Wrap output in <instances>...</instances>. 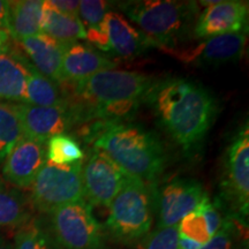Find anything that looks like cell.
<instances>
[{"label": "cell", "instance_id": "cell-1", "mask_svg": "<svg viewBox=\"0 0 249 249\" xmlns=\"http://www.w3.org/2000/svg\"><path fill=\"white\" fill-rule=\"evenodd\" d=\"M154 77L139 71L105 70L71 87L66 98L73 108L75 124H121L134 116L156 85Z\"/></svg>", "mask_w": 249, "mask_h": 249}, {"label": "cell", "instance_id": "cell-2", "mask_svg": "<svg viewBox=\"0 0 249 249\" xmlns=\"http://www.w3.org/2000/svg\"><path fill=\"white\" fill-rule=\"evenodd\" d=\"M147 103L161 127L186 152L197 149L203 142L219 110L209 90L185 77L157 81Z\"/></svg>", "mask_w": 249, "mask_h": 249}, {"label": "cell", "instance_id": "cell-3", "mask_svg": "<svg viewBox=\"0 0 249 249\" xmlns=\"http://www.w3.org/2000/svg\"><path fill=\"white\" fill-rule=\"evenodd\" d=\"M92 142L93 147L110 156L127 174L144 182L156 181L166 165L160 139L138 124H108Z\"/></svg>", "mask_w": 249, "mask_h": 249}, {"label": "cell", "instance_id": "cell-4", "mask_svg": "<svg viewBox=\"0 0 249 249\" xmlns=\"http://www.w3.org/2000/svg\"><path fill=\"white\" fill-rule=\"evenodd\" d=\"M119 7L141 28L152 44L174 48L187 34L197 13L196 2L173 0H141L121 2Z\"/></svg>", "mask_w": 249, "mask_h": 249}, {"label": "cell", "instance_id": "cell-5", "mask_svg": "<svg viewBox=\"0 0 249 249\" xmlns=\"http://www.w3.org/2000/svg\"><path fill=\"white\" fill-rule=\"evenodd\" d=\"M154 209L152 183L127 174L119 192L108 205V232L119 241H139L150 232Z\"/></svg>", "mask_w": 249, "mask_h": 249}, {"label": "cell", "instance_id": "cell-6", "mask_svg": "<svg viewBox=\"0 0 249 249\" xmlns=\"http://www.w3.org/2000/svg\"><path fill=\"white\" fill-rule=\"evenodd\" d=\"M82 161L55 165L46 160L31 185V203L37 210L52 213L64 205L82 200Z\"/></svg>", "mask_w": 249, "mask_h": 249}, {"label": "cell", "instance_id": "cell-7", "mask_svg": "<svg viewBox=\"0 0 249 249\" xmlns=\"http://www.w3.org/2000/svg\"><path fill=\"white\" fill-rule=\"evenodd\" d=\"M223 200L230 216L245 223L249 208V130L248 124L236 130L227 144L220 180Z\"/></svg>", "mask_w": 249, "mask_h": 249}, {"label": "cell", "instance_id": "cell-8", "mask_svg": "<svg viewBox=\"0 0 249 249\" xmlns=\"http://www.w3.org/2000/svg\"><path fill=\"white\" fill-rule=\"evenodd\" d=\"M51 214L54 240L64 249H98L102 229L85 198L64 205Z\"/></svg>", "mask_w": 249, "mask_h": 249}, {"label": "cell", "instance_id": "cell-9", "mask_svg": "<svg viewBox=\"0 0 249 249\" xmlns=\"http://www.w3.org/2000/svg\"><path fill=\"white\" fill-rule=\"evenodd\" d=\"M209 198L201 182L194 179H174L155 191V208L160 227L176 226L187 214Z\"/></svg>", "mask_w": 249, "mask_h": 249}, {"label": "cell", "instance_id": "cell-10", "mask_svg": "<svg viewBox=\"0 0 249 249\" xmlns=\"http://www.w3.org/2000/svg\"><path fill=\"white\" fill-rule=\"evenodd\" d=\"M126 176L110 156L95 148L85 166L82 165L83 197L89 204L108 208Z\"/></svg>", "mask_w": 249, "mask_h": 249}, {"label": "cell", "instance_id": "cell-11", "mask_svg": "<svg viewBox=\"0 0 249 249\" xmlns=\"http://www.w3.org/2000/svg\"><path fill=\"white\" fill-rule=\"evenodd\" d=\"M11 107L20 121L24 138L44 144L53 136L65 134L75 126V116L68 101L59 107H35L26 103Z\"/></svg>", "mask_w": 249, "mask_h": 249}, {"label": "cell", "instance_id": "cell-12", "mask_svg": "<svg viewBox=\"0 0 249 249\" xmlns=\"http://www.w3.org/2000/svg\"><path fill=\"white\" fill-rule=\"evenodd\" d=\"M247 43V31L213 36L194 48L171 51L180 61L200 67H218L238 61Z\"/></svg>", "mask_w": 249, "mask_h": 249}, {"label": "cell", "instance_id": "cell-13", "mask_svg": "<svg viewBox=\"0 0 249 249\" xmlns=\"http://www.w3.org/2000/svg\"><path fill=\"white\" fill-rule=\"evenodd\" d=\"M201 4H205L207 8L200 14L194 27L195 35L200 38L247 31L248 2L226 0Z\"/></svg>", "mask_w": 249, "mask_h": 249}, {"label": "cell", "instance_id": "cell-14", "mask_svg": "<svg viewBox=\"0 0 249 249\" xmlns=\"http://www.w3.org/2000/svg\"><path fill=\"white\" fill-rule=\"evenodd\" d=\"M46 161V144L22 136L2 166V174L18 188H29Z\"/></svg>", "mask_w": 249, "mask_h": 249}, {"label": "cell", "instance_id": "cell-15", "mask_svg": "<svg viewBox=\"0 0 249 249\" xmlns=\"http://www.w3.org/2000/svg\"><path fill=\"white\" fill-rule=\"evenodd\" d=\"M116 62L81 43L67 45L61 61L60 85H74L101 71L112 70Z\"/></svg>", "mask_w": 249, "mask_h": 249}, {"label": "cell", "instance_id": "cell-16", "mask_svg": "<svg viewBox=\"0 0 249 249\" xmlns=\"http://www.w3.org/2000/svg\"><path fill=\"white\" fill-rule=\"evenodd\" d=\"M17 43L37 71L60 85L61 61L67 45L61 44L51 37L46 36L45 34L27 37L17 40Z\"/></svg>", "mask_w": 249, "mask_h": 249}, {"label": "cell", "instance_id": "cell-17", "mask_svg": "<svg viewBox=\"0 0 249 249\" xmlns=\"http://www.w3.org/2000/svg\"><path fill=\"white\" fill-rule=\"evenodd\" d=\"M107 26L111 51L121 57H138L152 44L144 34L134 28L123 15L116 12L108 11Z\"/></svg>", "mask_w": 249, "mask_h": 249}, {"label": "cell", "instance_id": "cell-18", "mask_svg": "<svg viewBox=\"0 0 249 249\" xmlns=\"http://www.w3.org/2000/svg\"><path fill=\"white\" fill-rule=\"evenodd\" d=\"M28 62L18 52L0 53V99L27 103Z\"/></svg>", "mask_w": 249, "mask_h": 249}, {"label": "cell", "instance_id": "cell-19", "mask_svg": "<svg viewBox=\"0 0 249 249\" xmlns=\"http://www.w3.org/2000/svg\"><path fill=\"white\" fill-rule=\"evenodd\" d=\"M43 0L9 1L8 33L17 40L42 34Z\"/></svg>", "mask_w": 249, "mask_h": 249}, {"label": "cell", "instance_id": "cell-20", "mask_svg": "<svg viewBox=\"0 0 249 249\" xmlns=\"http://www.w3.org/2000/svg\"><path fill=\"white\" fill-rule=\"evenodd\" d=\"M42 34L51 37L64 45L86 39V31L79 17L62 13L50 5L49 0L43 6Z\"/></svg>", "mask_w": 249, "mask_h": 249}, {"label": "cell", "instance_id": "cell-21", "mask_svg": "<svg viewBox=\"0 0 249 249\" xmlns=\"http://www.w3.org/2000/svg\"><path fill=\"white\" fill-rule=\"evenodd\" d=\"M110 4L103 0L80 1L79 18L86 31V39L103 52H111L107 37V14Z\"/></svg>", "mask_w": 249, "mask_h": 249}, {"label": "cell", "instance_id": "cell-22", "mask_svg": "<svg viewBox=\"0 0 249 249\" xmlns=\"http://www.w3.org/2000/svg\"><path fill=\"white\" fill-rule=\"evenodd\" d=\"M26 96V104L35 107H59L67 102L66 97H62L58 83L43 75L30 61L28 62Z\"/></svg>", "mask_w": 249, "mask_h": 249}, {"label": "cell", "instance_id": "cell-23", "mask_svg": "<svg viewBox=\"0 0 249 249\" xmlns=\"http://www.w3.org/2000/svg\"><path fill=\"white\" fill-rule=\"evenodd\" d=\"M29 219L30 209L23 195L0 188V230L22 227Z\"/></svg>", "mask_w": 249, "mask_h": 249}, {"label": "cell", "instance_id": "cell-24", "mask_svg": "<svg viewBox=\"0 0 249 249\" xmlns=\"http://www.w3.org/2000/svg\"><path fill=\"white\" fill-rule=\"evenodd\" d=\"M83 151L80 144L67 134H60L46 142V160L55 165H71L81 161Z\"/></svg>", "mask_w": 249, "mask_h": 249}, {"label": "cell", "instance_id": "cell-25", "mask_svg": "<svg viewBox=\"0 0 249 249\" xmlns=\"http://www.w3.org/2000/svg\"><path fill=\"white\" fill-rule=\"evenodd\" d=\"M22 136L17 113L9 104H0V164Z\"/></svg>", "mask_w": 249, "mask_h": 249}, {"label": "cell", "instance_id": "cell-26", "mask_svg": "<svg viewBox=\"0 0 249 249\" xmlns=\"http://www.w3.org/2000/svg\"><path fill=\"white\" fill-rule=\"evenodd\" d=\"M244 227L245 223L229 216L219 231L200 249H241L248 242Z\"/></svg>", "mask_w": 249, "mask_h": 249}, {"label": "cell", "instance_id": "cell-27", "mask_svg": "<svg viewBox=\"0 0 249 249\" xmlns=\"http://www.w3.org/2000/svg\"><path fill=\"white\" fill-rule=\"evenodd\" d=\"M14 249H60L54 239L36 223L28 222L15 235Z\"/></svg>", "mask_w": 249, "mask_h": 249}, {"label": "cell", "instance_id": "cell-28", "mask_svg": "<svg viewBox=\"0 0 249 249\" xmlns=\"http://www.w3.org/2000/svg\"><path fill=\"white\" fill-rule=\"evenodd\" d=\"M178 231L179 235L191 239L201 245L207 244L213 236L209 224L205 219L200 207L180 220L178 224Z\"/></svg>", "mask_w": 249, "mask_h": 249}, {"label": "cell", "instance_id": "cell-29", "mask_svg": "<svg viewBox=\"0 0 249 249\" xmlns=\"http://www.w3.org/2000/svg\"><path fill=\"white\" fill-rule=\"evenodd\" d=\"M134 249H179L178 225L156 229L140 239Z\"/></svg>", "mask_w": 249, "mask_h": 249}, {"label": "cell", "instance_id": "cell-30", "mask_svg": "<svg viewBox=\"0 0 249 249\" xmlns=\"http://www.w3.org/2000/svg\"><path fill=\"white\" fill-rule=\"evenodd\" d=\"M49 2L59 12L79 17L80 1L77 0H49Z\"/></svg>", "mask_w": 249, "mask_h": 249}, {"label": "cell", "instance_id": "cell-31", "mask_svg": "<svg viewBox=\"0 0 249 249\" xmlns=\"http://www.w3.org/2000/svg\"><path fill=\"white\" fill-rule=\"evenodd\" d=\"M9 1L0 0V29L8 30Z\"/></svg>", "mask_w": 249, "mask_h": 249}, {"label": "cell", "instance_id": "cell-32", "mask_svg": "<svg viewBox=\"0 0 249 249\" xmlns=\"http://www.w3.org/2000/svg\"><path fill=\"white\" fill-rule=\"evenodd\" d=\"M12 37L8 30L0 29V53H5L11 50Z\"/></svg>", "mask_w": 249, "mask_h": 249}, {"label": "cell", "instance_id": "cell-33", "mask_svg": "<svg viewBox=\"0 0 249 249\" xmlns=\"http://www.w3.org/2000/svg\"><path fill=\"white\" fill-rule=\"evenodd\" d=\"M202 246L203 245L191 240L188 238H185L182 235H179V249H200Z\"/></svg>", "mask_w": 249, "mask_h": 249}, {"label": "cell", "instance_id": "cell-34", "mask_svg": "<svg viewBox=\"0 0 249 249\" xmlns=\"http://www.w3.org/2000/svg\"><path fill=\"white\" fill-rule=\"evenodd\" d=\"M0 249H14V247L9 245L8 242H6L4 239L0 238Z\"/></svg>", "mask_w": 249, "mask_h": 249}, {"label": "cell", "instance_id": "cell-35", "mask_svg": "<svg viewBox=\"0 0 249 249\" xmlns=\"http://www.w3.org/2000/svg\"><path fill=\"white\" fill-rule=\"evenodd\" d=\"M241 249H248V242H246V244L241 247Z\"/></svg>", "mask_w": 249, "mask_h": 249}]
</instances>
